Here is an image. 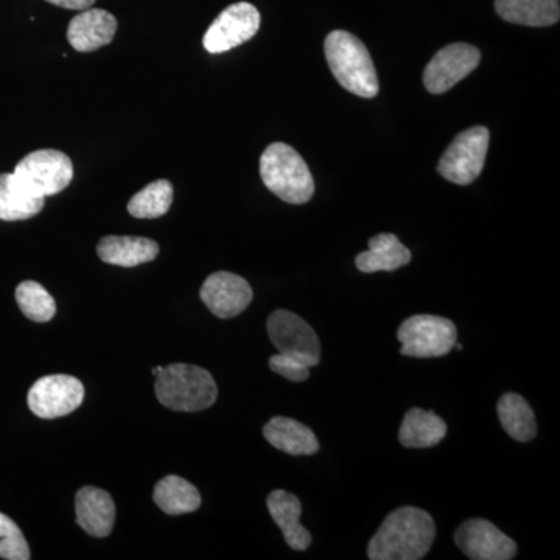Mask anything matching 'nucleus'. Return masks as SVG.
<instances>
[{"label":"nucleus","instance_id":"obj_16","mask_svg":"<svg viewBox=\"0 0 560 560\" xmlns=\"http://www.w3.org/2000/svg\"><path fill=\"white\" fill-rule=\"evenodd\" d=\"M267 506L272 521L282 530L291 550H307L312 544V534L301 525L302 504L300 499L287 490L278 489L268 495Z\"/></svg>","mask_w":560,"mask_h":560},{"label":"nucleus","instance_id":"obj_5","mask_svg":"<svg viewBox=\"0 0 560 560\" xmlns=\"http://www.w3.org/2000/svg\"><path fill=\"white\" fill-rule=\"evenodd\" d=\"M14 180L31 197L44 198L60 194L72 183L73 165L66 153L38 150L27 154L13 172Z\"/></svg>","mask_w":560,"mask_h":560},{"label":"nucleus","instance_id":"obj_12","mask_svg":"<svg viewBox=\"0 0 560 560\" xmlns=\"http://www.w3.org/2000/svg\"><path fill=\"white\" fill-rule=\"evenodd\" d=\"M455 544L471 560H511L517 544L485 518H471L456 529Z\"/></svg>","mask_w":560,"mask_h":560},{"label":"nucleus","instance_id":"obj_11","mask_svg":"<svg viewBox=\"0 0 560 560\" xmlns=\"http://www.w3.org/2000/svg\"><path fill=\"white\" fill-rule=\"evenodd\" d=\"M481 54L470 44L456 43L434 55L423 72V84L431 94H444L480 66Z\"/></svg>","mask_w":560,"mask_h":560},{"label":"nucleus","instance_id":"obj_29","mask_svg":"<svg viewBox=\"0 0 560 560\" xmlns=\"http://www.w3.org/2000/svg\"><path fill=\"white\" fill-rule=\"evenodd\" d=\"M46 2L54 3L61 9L83 11L91 9L95 0H46Z\"/></svg>","mask_w":560,"mask_h":560},{"label":"nucleus","instance_id":"obj_14","mask_svg":"<svg viewBox=\"0 0 560 560\" xmlns=\"http://www.w3.org/2000/svg\"><path fill=\"white\" fill-rule=\"evenodd\" d=\"M116 32L117 20L109 11L88 9L70 21L68 40L73 49L88 54L108 46Z\"/></svg>","mask_w":560,"mask_h":560},{"label":"nucleus","instance_id":"obj_21","mask_svg":"<svg viewBox=\"0 0 560 560\" xmlns=\"http://www.w3.org/2000/svg\"><path fill=\"white\" fill-rule=\"evenodd\" d=\"M501 20L528 27H548L560 20L559 0H495Z\"/></svg>","mask_w":560,"mask_h":560},{"label":"nucleus","instance_id":"obj_22","mask_svg":"<svg viewBox=\"0 0 560 560\" xmlns=\"http://www.w3.org/2000/svg\"><path fill=\"white\" fill-rule=\"evenodd\" d=\"M153 500L158 508L168 515L190 514L201 506L198 489L176 475H168L158 482Z\"/></svg>","mask_w":560,"mask_h":560},{"label":"nucleus","instance_id":"obj_27","mask_svg":"<svg viewBox=\"0 0 560 560\" xmlns=\"http://www.w3.org/2000/svg\"><path fill=\"white\" fill-rule=\"evenodd\" d=\"M0 558L7 560L31 559V548L24 534L10 517L0 514Z\"/></svg>","mask_w":560,"mask_h":560},{"label":"nucleus","instance_id":"obj_3","mask_svg":"<svg viewBox=\"0 0 560 560\" xmlns=\"http://www.w3.org/2000/svg\"><path fill=\"white\" fill-rule=\"evenodd\" d=\"M158 400L173 411L208 410L219 397V388L209 371L194 364H171L156 375Z\"/></svg>","mask_w":560,"mask_h":560},{"label":"nucleus","instance_id":"obj_23","mask_svg":"<svg viewBox=\"0 0 560 560\" xmlns=\"http://www.w3.org/2000/svg\"><path fill=\"white\" fill-rule=\"evenodd\" d=\"M499 419L501 427L518 442H529L536 438L537 422L536 415L528 401L515 393H508L499 400Z\"/></svg>","mask_w":560,"mask_h":560},{"label":"nucleus","instance_id":"obj_1","mask_svg":"<svg viewBox=\"0 0 560 560\" xmlns=\"http://www.w3.org/2000/svg\"><path fill=\"white\" fill-rule=\"evenodd\" d=\"M436 525L429 512L415 506L390 512L368 545L371 560H419L431 550Z\"/></svg>","mask_w":560,"mask_h":560},{"label":"nucleus","instance_id":"obj_4","mask_svg":"<svg viewBox=\"0 0 560 560\" xmlns=\"http://www.w3.org/2000/svg\"><path fill=\"white\" fill-rule=\"evenodd\" d=\"M260 176L268 190L290 205H305L315 194V180L308 165L287 143H271L261 153Z\"/></svg>","mask_w":560,"mask_h":560},{"label":"nucleus","instance_id":"obj_8","mask_svg":"<svg viewBox=\"0 0 560 560\" xmlns=\"http://www.w3.org/2000/svg\"><path fill=\"white\" fill-rule=\"evenodd\" d=\"M268 335L282 355L290 357L307 368L318 366L320 342L311 324L289 311H276L267 323Z\"/></svg>","mask_w":560,"mask_h":560},{"label":"nucleus","instance_id":"obj_2","mask_svg":"<svg viewBox=\"0 0 560 560\" xmlns=\"http://www.w3.org/2000/svg\"><path fill=\"white\" fill-rule=\"evenodd\" d=\"M331 73L346 91L363 98L378 94V77L366 46L352 33L335 31L326 39Z\"/></svg>","mask_w":560,"mask_h":560},{"label":"nucleus","instance_id":"obj_17","mask_svg":"<svg viewBox=\"0 0 560 560\" xmlns=\"http://www.w3.org/2000/svg\"><path fill=\"white\" fill-rule=\"evenodd\" d=\"M265 440L272 447L293 456H312L319 452V441L304 423L276 416L264 427Z\"/></svg>","mask_w":560,"mask_h":560},{"label":"nucleus","instance_id":"obj_13","mask_svg":"<svg viewBox=\"0 0 560 560\" xmlns=\"http://www.w3.org/2000/svg\"><path fill=\"white\" fill-rule=\"evenodd\" d=\"M201 301L217 318L231 319L241 315L253 302V289L245 279L234 272L219 271L202 283Z\"/></svg>","mask_w":560,"mask_h":560},{"label":"nucleus","instance_id":"obj_24","mask_svg":"<svg viewBox=\"0 0 560 560\" xmlns=\"http://www.w3.org/2000/svg\"><path fill=\"white\" fill-rule=\"evenodd\" d=\"M44 198L31 197L14 180L13 173L0 175V220L21 221L38 215Z\"/></svg>","mask_w":560,"mask_h":560},{"label":"nucleus","instance_id":"obj_7","mask_svg":"<svg viewBox=\"0 0 560 560\" xmlns=\"http://www.w3.org/2000/svg\"><path fill=\"white\" fill-rule=\"evenodd\" d=\"M490 132L486 127H474L460 132L442 154L438 172L442 178L467 186L481 175L489 149Z\"/></svg>","mask_w":560,"mask_h":560},{"label":"nucleus","instance_id":"obj_9","mask_svg":"<svg viewBox=\"0 0 560 560\" xmlns=\"http://www.w3.org/2000/svg\"><path fill=\"white\" fill-rule=\"evenodd\" d=\"M84 400V386L72 375H47L28 390L27 401L33 415L57 419L77 410Z\"/></svg>","mask_w":560,"mask_h":560},{"label":"nucleus","instance_id":"obj_26","mask_svg":"<svg viewBox=\"0 0 560 560\" xmlns=\"http://www.w3.org/2000/svg\"><path fill=\"white\" fill-rule=\"evenodd\" d=\"M16 302L21 312L35 323H49L57 313V304L49 291L33 280H25L18 285Z\"/></svg>","mask_w":560,"mask_h":560},{"label":"nucleus","instance_id":"obj_18","mask_svg":"<svg viewBox=\"0 0 560 560\" xmlns=\"http://www.w3.org/2000/svg\"><path fill=\"white\" fill-rule=\"evenodd\" d=\"M97 254L105 264L132 268L156 259L160 254V245L145 237L109 235L98 242Z\"/></svg>","mask_w":560,"mask_h":560},{"label":"nucleus","instance_id":"obj_30","mask_svg":"<svg viewBox=\"0 0 560 560\" xmlns=\"http://www.w3.org/2000/svg\"><path fill=\"white\" fill-rule=\"evenodd\" d=\"M162 370H164V368H162V366H156V368H154V370H153V375H154V377H156V375H158V374H160V372H161Z\"/></svg>","mask_w":560,"mask_h":560},{"label":"nucleus","instance_id":"obj_19","mask_svg":"<svg viewBox=\"0 0 560 560\" xmlns=\"http://www.w3.org/2000/svg\"><path fill=\"white\" fill-rule=\"evenodd\" d=\"M411 261V250L394 234H378L370 241V250L359 254L355 264L363 272L396 271Z\"/></svg>","mask_w":560,"mask_h":560},{"label":"nucleus","instance_id":"obj_20","mask_svg":"<svg viewBox=\"0 0 560 560\" xmlns=\"http://www.w3.org/2000/svg\"><path fill=\"white\" fill-rule=\"evenodd\" d=\"M447 434V423L433 411L411 408L405 415L399 441L407 448H429L440 444Z\"/></svg>","mask_w":560,"mask_h":560},{"label":"nucleus","instance_id":"obj_10","mask_svg":"<svg viewBox=\"0 0 560 560\" xmlns=\"http://www.w3.org/2000/svg\"><path fill=\"white\" fill-rule=\"evenodd\" d=\"M259 28V10L248 2L234 3L221 11L220 16L212 22L202 44L209 54H224L254 38Z\"/></svg>","mask_w":560,"mask_h":560},{"label":"nucleus","instance_id":"obj_28","mask_svg":"<svg viewBox=\"0 0 560 560\" xmlns=\"http://www.w3.org/2000/svg\"><path fill=\"white\" fill-rule=\"evenodd\" d=\"M270 368L272 372L290 382L301 383L311 377V368L305 366L298 360L290 359V357L282 355V353L271 357Z\"/></svg>","mask_w":560,"mask_h":560},{"label":"nucleus","instance_id":"obj_15","mask_svg":"<svg viewBox=\"0 0 560 560\" xmlns=\"http://www.w3.org/2000/svg\"><path fill=\"white\" fill-rule=\"evenodd\" d=\"M77 523L92 537L109 536L116 523V503L106 490L80 489L75 495Z\"/></svg>","mask_w":560,"mask_h":560},{"label":"nucleus","instance_id":"obj_25","mask_svg":"<svg viewBox=\"0 0 560 560\" xmlns=\"http://www.w3.org/2000/svg\"><path fill=\"white\" fill-rule=\"evenodd\" d=\"M173 186L171 180L160 179L143 187L128 202V212L135 219H160L171 210Z\"/></svg>","mask_w":560,"mask_h":560},{"label":"nucleus","instance_id":"obj_6","mask_svg":"<svg viewBox=\"0 0 560 560\" xmlns=\"http://www.w3.org/2000/svg\"><path fill=\"white\" fill-rule=\"evenodd\" d=\"M397 338L401 342V355L440 359L451 352L458 331L451 319L434 315H415L400 324Z\"/></svg>","mask_w":560,"mask_h":560}]
</instances>
